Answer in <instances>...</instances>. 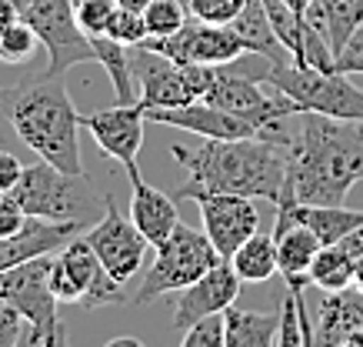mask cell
Instances as JSON below:
<instances>
[{"label": "cell", "instance_id": "10", "mask_svg": "<svg viewBox=\"0 0 363 347\" xmlns=\"http://www.w3.org/2000/svg\"><path fill=\"white\" fill-rule=\"evenodd\" d=\"M147 44L167 54L180 64H203V67H227L230 60H240L250 54L243 37L230 23H207V21H187L177 34L170 37H150Z\"/></svg>", "mask_w": 363, "mask_h": 347}, {"label": "cell", "instance_id": "42", "mask_svg": "<svg viewBox=\"0 0 363 347\" xmlns=\"http://www.w3.org/2000/svg\"><path fill=\"white\" fill-rule=\"evenodd\" d=\"M147 4H150V0H117V7H127V11H147Z\"/></svg>", "mask_w": 363, "mask_h": 347}, {"label": "cell", "instance_id": "25", "mask_svg": "<svg viewBox=\"0 0 363 347\" xmlns=\"http://www.w3.org/2000/svg\"><path fill=\"white\" fill-rule=\"evenodd\" d=\"M230 268L237 270L240 280L260 284L277 274V241L274 234H250L237 250L230 254Z\"/></svg>", "mask_w": 363, "mask_h": 347}, {"label": "cell", "instance_id": "4", "mask_svg": "<svg viewBox=\"0 0 363 347\" xmlns=\"http://www.w3.org/2000/svg\"><path fill=\"white\" fill-rule=\"evenodd\" d=\"M50 264L54 254L30 258L17 268L0 270V301L13 304L27 317V341L30 347H64L67 331L60 324V301L50 291Z\"/></svg>", "mask_w": 363, "mask_h": 347}, {"label": "cell", "instance_id": "31", "mask_svg": "<svg viewBox=\"0 0 363 347\" xmlns=\"http://www.w3.org/2000/svg\"><path fill=\"white\" fill-rule=\"evenodd\" d=\"M74 11H77V23L87 37L94 34H107L111 17L117 11V0H74Z\"/></svg>", "mask_w": 363, "mask_h": 347}, {"label": "cell", "instance_id": "14", "mask_svg": "<svg viewBox=\"0 0 363 347\" xmlns=\"http://www.w3.org/2000/svg\"><path fill=\"white\" fill-rule=\"evenodd\" d=\"M57 260L64 264L70 280L80 291V307H113V304L127 301V284L117 280L111 270L104 268V260L97 258V250L90 247L87 237H70L60 250Z\"/></svg>", "mask_w": 363, "mask_h": 347}, {"label": "cell", "instance_id": "43", "mask_svg": "<svg viewBox=\"0 0 363 347\" xmlns=\"http://www.w3.org/2000/svg\"><path fill=\"white\" fill-rule=\"evenodd\" d=\"M13 4H17V7H21V11H23V7H27V4H30V0H13Z\"/></svg>", "mask_w": 363, "mask_h": 347}, {"label": "cell", "instance_id": "2", "mask_svg": "<svg viewBox=\"0 0 363 347\" xmlns=\"http://www.w3.org/2000/svg\"><path fill=\"white\" fill-rule=\"evenodd\" d=\"M170 157L187 167V180L174 191L177 201H194L197 194H243L253 201H280L286 147L274 137H203V144L197 147L174 144Z\"/></svg>", "mask_w": 363, "mask_h": 347}, {"label": "cell", "instance_id": "6", "mask_svg": "<svg viewBox=\"0 0 363 347\" xmlns=\"http://www.w3.org/2000/svg\"><path fill=\"white\" fill-rule=\"evenodd\" d=\"M154 250H157L154 264L147 268V274L140 277V287L130 297L133 304H147L160 297V294L184 291V287H190L194 280H200L207 270H213L223 260L217 254L213 241L207 237V231L200 234L197 227L187 224H177L170 231V237Z\"/></svg>", "mask_w": 363, "mask_h": 347}, {"label": "cell", "instance_id": "35", "mask_svg": "<svg viewBox=\"0 0 363 347\" xmlns=\"http://www.w3.org/2000/svg\"><path fill=\"white\" fill-rule=\"evenodd\" d=\"M337 70H340V74H350V77H357V74L363 77V27L353 31V37L343 44L340 54H337Z\"/></svg>", "mask_w": 363, "mask_h": 347}, {"label": "cell", "instance_id": "3", "mask_svg": "<svg viewBox=\"0 0 363 347\" xmlns=\"http://www.w3.org/2000/svg\"><path fill=\"white\" fill-rule=\"evenodd\" d=\"M0 114L13 134L37 157L67 174H84L80 160V114L70 101L64 77H30L13 87H0Z\"/></svg>", "mask_w": 363, "mask_h": 347}, {"label": "cell", "instance_id": "16", "mask_svg": "<svg viewBox=\"0 0 363 347\" xmlns=\"http://www.w3.org/2000/svg\"><path fill=\"white\" fill-rule=\"evenodd\" d=\"M243 280L230 268V260H220L213 270H207L200 280H194L184 291H174V327L187 331L207 314H223L233 307Z\"/></svg>", "mask_w": 363, "mask_h": 347}, {"label": "cell", "instance_id": "37", "mask_svg": "<svg viewBox=\"0 0 363 347\" xmlns=\"http://www.w3.org/2000/svg\"><path fill=\"white\" fill-rule=\"evenodd\" d=\"M21 174H23V164L17 160V154L0 150V194H11L13 187H17Z\"/></svg>", "mask_w": 363, "mask_h": 347}, {"label": "cell", "instance_id": "11", "mask_svg": "<svg viewBox=\"0 0 363 347\" xmlns=\"http://www.w3.org/2000/svg\"><path fill=\"white\" fill-rule=\"evenodd\" d=\"M90 241V247L97 250V258L104 260V268L111 270L117 280H127L137 277L143 268V258H147V237L137 231L130 217H123L117 211L113 197H104V217L100 224H94L84 234Z\"/></svg>", "mask_w": 363, "mask_h": 347}, {"label": "cell", "instance_id": "9", "mask_svg": "<svg viewBox=\"0 0 363 347\" xmlns=\"http://www.w3.org/2000/svg\"><path fill=\"white\" fill-rule=\"evenodd\" d=\"M47 50L44 77H67L70 67L97 64L90 37L80 31L74 0H30L21 13Z\"/></svg>", "mask_w": 363, "mask_h": 347}, {"label": "cell", "instance_id": "7", "mask_svg": "<svg viewBox=\"0 0 363 347\" xmlns=\"http://www.w3.org/2000/svg\"><path fill=\"white\" fill-rule=\"evenodd\" d=\"M130 70L137 90H140V104L147 111L150 107H184V104L200 101L217 77V67L170 60L147 40L130 47Z\"/></svg>", "mask_w": 363, "mask_h": 347}, {"label": "cell", "instance_id": "8", "mask_svg": "<svg viewBox=\"0 0 363 347\" xmlns=\"http://www.w3.org/2000/svg\"><path fill=\"white\" fill-rule=\"evenodd\" d=\"M11 194L30 217H44V221L84 224L87 214L94 211V194H90L87 177L67 174L44 157H37L30 167H23L21 180Z\"/></svg>", "mask_w": 363, "mask_h": 347}, {"label": "cell", "instance_id": "18", "mask_svg": "<svg viewBox=\"0 0 363 347\" xmlns=\"http://www.w3.org/2000/svg\"><path fill=\"white\" fill-rule=\"evenodd\" d=\"M84 224L74 221H44V217H30L23 224L21 234L0 237V270L17 268L30 258H44V254H57L60 247L77 237V231Z\"/></svg>", "mask_w": 363, "mask_h": 347}, {"label": "cell", "instance_id": "23", "mask_svg": "<svg viewBox=\"0 0 363 347\" xmlns=\"http://www.w3.org/2000/svg\"><path fill=\"white\" fill-rule=\"evenodd\" d=\"M227 347H274L280 334V307L277 311H240L227 307Z\"/></svg>", "mask_w": 363, "mask_h": 347}, {"label": "cell", "instance_id": "19", "mask_svg": "<svg viewBox=\"0 0 363 347\" xmlns=\"http://www.w3.org/2000/svg\"><path fill=\"white\" fill-rule=\"evenodd\" d=\"M130 177V221L137 224L143 237H147V244L150 247H160L170 237L177 224H180V217H177V197L164 194L160 187L154 184H147L140 177V170H130L127 174Z\"/></svg>", "mask_w": 363, "mask_h": 347}, {"label": "cell", "instance_id": "33", "mask_svg": "<svg viewBox=\"0 0 363 347\" xmlns=\"http://www.w3.org/2000/svg\"><path fill=\"white\" fill-rule=\"evenodd\" d=\"M27 341V317L13 304L0 301V347H17Z\"/></svg>", "mask_w": 363, "mask_h": 347}, {"label": "cell", "instance_id": "41", "mask_svg": "<svg viewBox=\"0 0 363 347\" xmlns=\"http://www.w3.org/2000/svg\"><path fill=\"white\" fill-rule=\"evenodd\" d=\"M107 347H140V337H111Z\"/></svg>", "mask_w": 363, "mask_h": 347}, {"label": "cell", "instance_id": "22", "mask_svg": "<svg viewBox=\"0 0 363 347\" xmlns=\"http://www.w3.org/2000/svg\"><path fill=\"white\" fill-rule=\"evenodd\" d=\"M307 21L327 37L333 54H340L353 31L363 27V0H313Z\"/></svg>", "mask_w": 363, "mask_h": 347}, {"label": "cell", "instance_id": "36", "mask_svg": "<svg viewBox=\"0 0 363 347\" xmlns=\"http://www.w3.org/2000/svg\"><path fill=\"white\" fill-rule=\"evenodd\" d=\"M50 291L57 294V301L60 304H80V291L77 284L70 280V274L64 270V264L54 258V264H50Z\"/></svg>", "mask_w": 363, "mask_h": 347}, {"label": "cell", "instance_id": "20", "mask_svg": "<svg viewBox=\"0 0 363 347\" xmlns=\"http://www.w3.org/2000/svg\"><path fill=\"white\" fill-rule=\"evenodd\" d=\"M363 327V291L357 284L343 291H323L317 321H313V344L343 347L353 331Z\"/></svg>", "mask_w": 363, "mask_h": 347}, {"label": "cell", "instance_id": "38", "mask_svg": "<svg viewBox=\"0 0 363 347\" xmlns=\"http://www.w3.org/2000/svg\"><path fill=\"white\" fill-rule=\"evenodd\" d=\"M21 7H17V4H13V0H0V34H4V31H7V27H11V23H17L21 21Z\"/></svg>", "mask_w": 363, "mask_h": 347}, {"label": "cell", "instance_id": "30", "mask_svg": "<svg viewBox=\"0 0 363 347\" xmlns=\"http://www.w3.org/2000/svg\"><path fill=\"white\" fill-rule=\"evenodd\" d=\"M107 37H113V40L123 44V47H133V44L150 40L147 23H143V13L140 11H127V7H117V11H113L111 27H107Z\"/></svg>", "mask_w": 363, "mask_h": 347}, {"label": "cell", "instance_id": "21", "mask_svg": "<svg viewBox=\"0 0 363 347\" xmlns=\"http://www.w3.org/2000/svg\"><path fill=\"white\" fill-rule=\"evenodd\" d=\"M230 27L243 37V44H247L250 54L267 57L270 64H286V60H294L290 50L280 44V37L274 34V23H270V13H267L264 0H247L243 11L230 21Z\"/></svg>", "mask_w": 363, "mask_h": 347}, {"label": "cell", "instance_id": "12", "mask_svg": "<svg viewBox=\"0 0 363 347\" xmlns=\"http://www.w3.org/2000/svg\"><path fill=\"white\" fill-rule=\"evenodd\" d=\"M143 123H147V107L137 104H117V107H104L94 114H80V127L94 137V144L107 157H113L123 170H140L137 167V154L143 147Z\"/></svg>", "mask_w": 363, "mask_h": 347}, {"label": "cell", "instance_id": "17", "mask_svg": "<svg viewBox=\"0 0 363 347\" xmlns=\"http://www.w3.org/2000/svg\"><path fill=\"white\" fill-rule=\"evenodd\" d=\"M277 241V274L284 277L286 291L303 294L310 284V264L317 258L320 237L300 221H277L274 224Z\"/></svg>", "mask_w": 363, "mask_h": 347}, {"label": "cell", "instance_id": "34", "mask_svg": "<svg viewBox=\"0 0 363 347\" xmlns=\"http://www.w3.org/2000/svg\"><path fill=\"white\" fill-rule=\"evenodd\" d=\"M27 221H30V214L13 201V194H0V237L21 234Z\"/></svg>", "mask_w": 363, "mask_h": 347}, {"label": "cell", "instance_id": "24", "mask_svg": "<svg viewBox=\"0 0 363 347\" xmlns=\"http://www.w3.org/2000/svg\"><path fill=\"white\" fill-rule=\"evenodd\" d=\"M90 44H94L97 64L107 70V77H111L113 94H117V104H137L140 101V90H137V80H133V70H130V47L117 44V40L107 37V34H94L90 37Z\"/></svg>", "mask_w": 363, "mask_h": 347}, {"label": "cell", "instance_id": "5", "mask_svg": "<svg viewBox=\"0 0 363 347\" xmlns=\"http://www.w3.org/2000/svg\"><path fill=\"white\" fill-rule=\"evenodd\" d=\"M260 80L280 90L284 97H290L300 111L363 123V90L350 80V74L303 67V64L286 60V64H270V70Z\"/></svg>", "mask_w": 363, "mask_h": 347}, {"label": "cell", "instance_id": "13", "mask_svg": "<svg viewBox=\"0 0 363 347\" xmlns=\"http://www.w3.org/2000/svg\"><path fill=\"white\" fill-rule=\"evenodd\" d=\"M194 201L200 204L203 214V231L213 241L217 254L230 260V254L247 241L250 234L260 231V211L253 197L243 194H197Z\"/></svg>", "mask_w": 363, "mask_h": 347}, {"label": "cell", "instance_id": "15", "mask_svg": "<svg viewBox=\"0 0 363 347\" xmlns=\"http://www.w3.org/2000/svg\"><path fill=\"white\" fill-rule=\"evenodd\" d=\"M147 121L150 123H164V127H174V131H187V134H200L210 137V141H240V137H264L260 127L250 121H243L237 114L223 111L210 101H194L184 104V107H150L147 111Z\"/></svg>", "mask_w": 363, "mask_h": 347}, {"label": "cell", "instance_id": "32", "mask_svg": "<svg viewBox=\"0 0 363 347\" xmlns=\"http://www.w3.org/2000/svg\"><path fill=\"white\" fill-rule=\"evenodd\" d=\"M247 0H187V11L194 21L207 23H230L243 11Z\"/></svg>", "mask_w": 363, "mask_h": 347}, {"label": "cell", "instance_id": "27", "mask_svg": "<svg viewBox=\"0 0 363 347\" xmlns=\"http://www.w3.org/2000/svg\"><path fill=\"white\" fill-rule=\"evenodd\" d=\"M187 0H150L143 11V23L150 37H170L187 23Z\"/></svg>", "mask_w": 363, "mask_h": 347}, {"label": "cell", "instance_id": "40", "mask_svg": "<svg viewBox=\"0 0 363 347\" xmlns=\"http://www.w3.org/2000/svg\"><path fill=\"white\" fill-rule=\"evenodd\" d=\"M284 4H286V7H290L294 13H297L300 21H303V17H307V11L313 7V0H284Z\"/></svg>", "mask_w": 363, "mask_h": 347}, {"label": "cell", "instance_id": "1", "mask_svg": "<svg viewBox=\"0 0 363 347\" xmlns=\"http://www.w3.org/2000/svg\"><path fill=\"white\" fill-rule=\"evenodd\" d=\"M286 170L277 207L343 204L363 180V123L300 111L286 131Z\"/></svg>", "mask_w": 363, "mask_h": 347}, {"label": "cell", "instance_id": "29", "mask_svg": "<svg viewBox=\"0 0 363 347\" xmlns=\"http://www.w3.org/2000/svg\"><path fill=\"white\" fill-rule=\"evenodd\" d=\"M180 347H227V317L207 314L197 324H190L180 337Z\"/></svg>", "mask_w": 363, "mask_h": 347}, {"label": "cell", "instance_id": "39", "mask_svg": "<svg viewBox=\"0 0 363 347\" xmlns=\"http://www.w3.org/2000/svg\"><path fill=\"white\" fill-rule=\"evenodd\" d=\"M337 244L347 247V250H350L353 258H360V254H363V224L357 227V231H350V234L343 237V241H337Z\"/></svg>", "mask_w": 363, "mask_h": 347}, {"label": "cell", "instance_id": "28", "mask_svg": "<svg viewBox=\"0 0 363 347\" xmlns=\"http://www.w3.org/2000/svg\"><path fill=\"white\" fill-rule=\"evenodd\" d=\"M37 44H40V37L33 34V27L21 17L0 34V64H11V67L13 64H27L33 50H37Z\"/></svg>", "mask_w": 363, "mask_h": 347}, {"label": "cell", "instance_id": "26", "mask_svg": "<svg viewBox=\"0 0 363 347\" xmlns=\"http://www.w3.org/2000/svg\"><path fill=\"white\" fill-rule=\"evenodd\" d=\"M357 258L343 244H323L310 264V284L320 291H343L353 284Z\"/></svg>", "mask_w": 363, "mask_h": 347}]
</instances>
